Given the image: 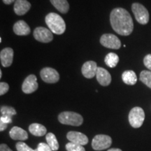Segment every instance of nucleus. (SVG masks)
<instances>
[{
  "label": "nucleus",
  "instance_id": "nucleus-1",
  "mask_svg": "<svg viewBox=\"0 0 151 151\" xmlns=\"http://www.w3.org/2000/svg\"><path fill=\"white\" fill-rule=\"evenodd\" d=\"M110 22L113 29L122 36L131 35L134 29V22L129 13L123 8L113 9L110 15Z\"/></svg>",
  "mask_w": 151,
  "mask_h": 151
},
{
  "label": "nucleus",
  "instance_id": "nucleus-2",
  "mask_svg": "<svg viewBox=\"0 0 151 151\" xmlns=\"http://www.w3.org/2000/svg\"><path fill=\"white\" fill-rule=\"evenodd\" d=\"M46 23L49 29L55 35H62L66 30V24L65 20L60 15L55 13H50L45 18Z\"/></svg>",
  "mask_w": 151,
  "mask_h": 151
},
{
  "label": "nucleus",
  "instance_id": "nucleus-3",
  "mask_svg": "<svg viewBox=\"0 0 151 151\" xmlns=\"http://www.w3.org/2000/svg\"><path fill=\"white\" fill-rule=\"evenodd\" d=\"M60 123L71 126H80L83 122L81 115L72 111H64L58 116Z\"/></svg>",
  "mask_w": 151,
  "mask_h": 151
},
{
  "label": "nucleus",
  "instance_id": "nucleus-4",
  "mask_svg": "<svg viewBox=\"0 0 151 151\" xmlns=\"http://www.w3.org/2000/svg\"><path fill=\"white\" fill-rule=\"evenodd\" d=\"M128 118H129L130 125L132 127H141L145 120L144 111L141 107L136 106L130 111Z\"/></svg>",
  "mask_w": 151,
  "mask_h": 151
},
{
  "label": "nucleus",
  "instance_id": "nucleus-5",
  "mask_svg": "<svg viewBox=\"0 0 151 151\" xmlns=\"http://www.w3.org/2000/svg\"><path fill=\"white\" fill-rule=\"evenodd\" d=\"M132 10L137 21L141 24H146L149 21V13L144 6L139 3H134Z\"/></svg>",
  "mask_w": 151,
  "mask_h": 151
},
{
  "label": "nucleus",
  "instance_id": "nucleus-6",
  "mask_svg": "<svg viewBox=\"0 0 151 151\" xmlns=\"http://www.w3.org/2000/svg\"><path fill=\"white\" fill-rule=\"evenodd\" d=\"M112 144L111 137L105 134H98L94 137L92 141V147L95 150H103L109 148Z\"/></svg>",
  "mask_w": 151,
  "mask_h": 151
},
{
  "label": "nucleus",
  "instance_id": "nucleus-7",
  "mask_svg": "<svg viewBox=\"0 0 151 151\" xmlns=\"http://www.w3.org/2000/svg\"><path fill=\"white\" fill-rule=\"evenodd\" d=\"M100 43L103 46L111 49H118L121 47V41L116 35L104 34L100 38Z\"/></svg>",
  "mask_w": 151,
  "mask_h": 151
},
{
  "label": "nucleus",
  "instance_id": "nucleus-8",
  "mask_svg": "<svg viewBox=\"0 0 151 151\" xmlns=\"http://www.w3.org/2000/svg\"><path fill=\"white\" fill-rule=\"evenodd\" d=\"M33 35L36 40L41 43H49L53 39L52 32L43 27H38L36 28L34 30Z\"/></svg>",
  "mask_w": 151,
  "mask_h": 151
},
{
  "label": "nucleus",
  "instance_id": "nucleus-9",
  "mask_svg": "<svg viewBox=\"0 0 151 151\" xmlns=\"http://www.w3.org/2000/svg\"><path fill=\"white\" fill-rule=\"evenodd\" d=\"M41 78L47 83H55L60 80V75L55 69L50 67L43 68L40 72Z\"/></svg>",
  "mask_w": 151,
  "mask_h": 151
},
{
  "label": "nucleus",
  "instance_id": "nucleus-10",
  "mask_svg": "<svg viewBox=\"0 0 151 151\" xmlns=\"http://www.w3.org/2000/svg\"><path fill=\"white\" fill-rule=\"evenodd\" d=\"M37 78L35 75L31 74L24 79L22 85V90L25 94H31L38 89Z\"/></svg>",
  "mask_w": 151,
  "mask_h": 151
},
{
  "label": "nucleus",
  "instance_id": "nucleus-11",
  "mask_svg": "<svg viewBox=\"0 0 151 151\" xmlns=\"http://www.w3.org/2000/svg\"><path fill=\"white\" fill-rule=\"evenodd\" d=\"M97 69V65L95 62L88 61L83 64L81 71H82V74L86 78H92L93 77L96 76Z\"/></svg>",
  "mask_w": 151,
  "mask_h": 151
},
{
  "label": "nucleus",
  "instance_id": "nucleus-12",
  "mask_svg": "<svg viewBox=\"0 0 151 151\" xmlns=\"http://www.w3.org/2000/svg\"><path fill=\"white\" fill-rule=\"evenodd\" d=\"M67 138L70 142L84 146L88 143V138L84 134L78 132L71 131L67 134Z\"/></svg>",
  "mask_w": 151,
  "mask_h": 151
},
{
  "label": "nucleus",
  "instance_id": "nucleus-13",
  "mask_svg": "<svg viewBox=\"0 0 151 151\" xmlns=\"http://www.w3.org/2000/svg\"><path fill=\"white\" fill-rule=\"evenodd\" d=\"M14 60V50L11 48H6L0 52V60L4 67H9L12 65Z\"/></svg>",
  "mask_w": 151,
  "mask_h": 151
},
{
  "label": "nucleus",
  "instance_id": "nucleus-14",
  "mask_svg": "<svg viewBox=\"0 0 151 151\" xmlns=\"http://www.w3.org/2000/svg\"><path fill=\"white\" fill-rule=\"evenodd\" d=\"M96 78L101 86H108L111 84V76L110 73L102 67H98Z\"/></svg>",
  "mask_w": 151,
  "mask_h": 151
},
{
  "label": "nucleus",
  "instance_id": "nucleus-15",
  "mask_svg": "<svg viewBox=\"0 0 151 151\" xmlns=\"http://www.w3.org/2000/svg\"><path fill=\"white\" fill-rule=\"evenodd\" d=\"M31 8V4L27 0H16L14 4V12L18 16H22Z\"/></svg>",
  "mask_w": 151,
  "mask_h": 151
},
{
  "label": "nucleus",
  "instance_id": "nucleus-16",
  "mask_svg": "<svg viewBox=\"0 0 151 151\" xmlns=\"http://www.w3.org/2000/svg\"><path fill=\"white\" fill-rule=\"evenodd\" d=\"M14 32L16 35L18 36L28 35L31 32L29 26L24 20H18L14 24Z\"/></svg>",
  "mask_w": 151,
  "mask_h": 151
},
{
  "label": "nucleus",
  "instance_id": "nucleus-17",
  "mask_svg": "<svg viewBox=\"0 0 151 151\" xmlns=\"http://www.w3.org/2000/svg\"><path fill=\"white\" fill-rule=\"evenodd\" d=\"M10 137L14 140L24 141L28 139V134L25 130L19 127H14L9 132Z\"/></svg>",
  "mask_w": 151,
  "mask_h": 151
},
{
  "label": "nucleus",
  "instance_id": "nucleus-18",
  "mask_svg": "<svg viewBox=\"0 0 151 151\" xmlns=\"http://www.w3.org/2000/svg\"><path fill=\"white\" fill-rule=\"evenodd\" d=\"M122 79L124 83L129 85V86H133L137 82V74L134 71L132 70L124 71L122 74Z\"/></svg>",
  "mask_w": 151,
  "mask_h": 151
},
{
  "label": "nucleus",
  "instance_id": "nucleus-19",
  "mask_svg": "<svg viewBox=\"0 0 151 151\" xmlns=\"http://www.w3.org/2000/svg\"><path fill=\"white\" fill-rule=\"evenodd\" d=\"M29 131L32 134L36 137H42L47 134L46 128L42 124L39 123L31 124L29 127Z\"/></svg>",
  "mask_w": 151,
  "mask_h": 151
},
{
  "label": "nucleus",
  "instance_id": "nucleus-20",
  "mask_svg": "<svg viewBox=\"0 0 151 151\" xmlns=\"http://www.w3.org/2000/svg\"><path fill=\"white\" fill-rule=\"evenodd\" d=\"M50 1L55 8L62 14H67L69 11V4L67 0H50Z\"/></svg>",
  "mask_w": 151,
  "mask_h": 151
},
{
  "label": "nucleus",
  "instance_id": "nucleus-21",
  "mask_svg": "<svg viewBox=\"0 0 151 151\" xmlns=\"http://www.w3.org/2000/svg\"><path fill=\"white\" fill-rule=\"evenodd\" d=\"M119 62V57L114 52H109L106 55L104 58V62L108 67L111 68L116 67Z\"/></svg>",
  "mask_w": 151,
  "mask_h": 151
},
{
  "label": "nucleus",
  "instance_id": "nucleus-22",
  "mask_svg": "<svg viewBox=\"0 0 151 151\" xmlns=\"http://www.w3.org/2000/svg\"><path fill=\"white\" fill-rule=\"evenodd\" d=\"M46 139L47 143L48 146L51 148L53 151H57L59 149V143H58V139L55 137V135L52 133H48L46 136Z\"/></svg>",
  "mask_w": 151,
  "mask_h": 151
},
{
  "label": "nucleus",
  "instance_id": "nucleus-23",
  "mask_svg": "<svg viewBox=\"0 0 151 151\" xmlns=\"http://www.w3.org/2000/svg\"><path fill=\"white\" fill-rule=\"evenodd\" d=\"M139 79L143 83H144L146 86L151 89V71L143 70L140 73Z\"/></svg>",
  "mask_w": 151,
  "mask_h": 151
},
{
  "label": "nucleus",
  "instance_id": "nucleus-24",
  "mask_svg": "<svg viewBox=\"0 0 151 151\" xmlns=\"http://www.w3.org/2000/svg\"><path fill=\"white\" fill-rule=\"evenodd\" d=\"M1 114L4 116H9L12 118L13 116L16 114V111L13 107L11 106H4L1 107Z\"/></svg>",
  "mask_w": 151,
  "mask_h": 151
},
{
  "label": "nucleus",
  "instance_id": "nucleus-25",
  "mask_svg": "<svg viewBox=\"0 0 151 151\" xmlns=\"http://www.w3.org/2000/svg\"><path fill=\"white\" fill-rule=\"evenodd\" d=\"M65 147L67 151H86L83 146L72 142L67 143Z\"/></svg>",
  "mask_w": 151,
  "mask_h": 151
},
{
  "label": "nucleus",
  "instance_id": "nucleus-26",
  "mask_svg": "<svg viewBox=\"0 0 151 151\" xmlns=\"http://www.w3.org/2000/svg\"><path fill=\"white\" fill-rule=\"evenodd\" d=\"M16 148L18 151H34L32 148H29V146L23 142H18L16 144Z\"/></svg>",
  "mask_w": 151,
  "mask_h": 151
},
{
  "label": "nucleus",
  "instance_id": "nucleus-27",
  "mask_svg": "<svg viewBox=\"0 0 151 151\" xmlns=\"http://www.w3.org/2000/svg\"><path fill=\"white\" fill-rule=\"evenodd\" d=\"M9 86L5 82L0 83V95H4L9 91Z\"/></svg>",
  "mask_w": 151,
  "mask_h": 151
},
{
  "label": "nucleus",
  "instance_id": "nucleus-28",
  "mask_svg": "<svg viewBox=\"0 0 151 151\" xmlns=\"http://www.w3.org/2000/svg\"><path fill=\"white\" fill-rule=\"evenodd\" d=\"M37 150L39 151H53L48 146V143H40L37 146Z\"/></svg>",
  "mask_w": 151,
  "mask_h": 151
},
{
  "label": "nucleus",
  "instance_id": "nucleus-29",
  "mask_svg": "<svg viewBox=\"0 0 151 151\" xmlns=\"http://www.w3.org/2000/svg\"><path fill=\"white\" fill-rule=\"evenodd\" d=\"M143 64L146 66V68H148L149 70L151 71V55L148 54L145 56L143 59Z\"/></svg>",
  "mask_w": 151,
  "mask_h": 151
},
{
  "label": "nucleus",
  "instance_id": "nucleus-30",
  "mask_svg": "<svg viewBox=\"0 0 151 151\" xmlns=\"http://www.w3.org/2000/svg\"><path fill=\"white\" fill-rule=\"evenodd\" d=\"M0 121L4 122L6 124L11 123V122H12V118L9 116H1V118H0Z\"/></svg>",
  "mask_w": 151,
  "mask_h": 151
},
{
  "label": "nucleus",
  "instance_id": "nucleus-31",
  "mask_svg": "<svg viewBox=\"0 0 151 151\" xmlns=\"http://www.w3.org/2000/svg\"><path fill=\"white\" fill-rule=\"evenodd\" d=\"M0 151H13L6 144H1L0 146Z\"/></svg>",
  "mask_w": 151,
  "mask_h": 151
},
{
  "label": "nucleus",
  "instance_id": "nucleus-32",
  "mask_svg": "<svg viewBox=\"0 0 151 151\" xmlns=\"http://www.w3.org/2000/svg\"><path fill=\"white\" fill-rule=\"evenodd\" d=\"M7 124H6V123H4V122L0 121V131L3 132L4 130H5L6 129Z\"/></svg>",
  "mask_w": 151,
  "mask_h": 151
},
{
  "label": "nucleus",
  "instance_id": "nucleus-33",
  "mask_svg": "<svg viewBox=\"0 0 151 151\" xmlns=\"http://www.w3.org/2000/svg\"><path fill=\"white\" fill-rule=\"evenodd\" d=\"M2 1L5 4H11L14 2V1H16V0H2Z\"/></svg>",
  "mask_w": 151,
  "mask_h": 151
},
{
  "label": "nucleus",
  "instance_id": "nucleus-34",
  "mask_svg": "<svg viewBox=\"0 0 151 151\" xmlns=\"http://www.w3.org/2000/svg\"><path fill=\"white\" fill-rule=\"evenodd\" d=\"M108 151H122V150L119 148H111Z\"/></svg>",
  "mask_w": 151,
  "mask_h": 151
},
{
  "label": "nucleus",
  "instance_id": "nucleus-35",
  "mask_svg": "<svg viewBox=\"0 0 151 151\" xmlns=\"http://www.w3.org/2000/svg\"><path fill=\"white\" fill-rule=\"evenodd\" d=\"M1 76H2V71L0 70V78H1Z\"/></svg>",
  "mask_w": 151,
  "mask_h": 151
},
{
  "label": "nucleus",
  "instance_id": "nucleus-36",
  "mask_svg": "<svg viewBox=\"0 0 151 151\" xmlns=\"http://www.w3.org/2000/svg\"><path fill=\"white\" fill-rule=\"evenodd\" d=\"M34 151H39V150H38L37 149H36V150H34Z\"/></svg>",
  "mask_w": 151,
  "mask_h": 151
}]
</instances>
